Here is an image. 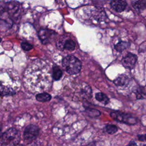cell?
I'll list each match as a JSON object with an SVG mask.
<instances>
[{
    "label": "cell",
    "instance_id": "cell-1",
    "mask_svg": "<svg viewBox=\"0 0 146 146\" xmlns=\"http://www.w3.org/2000/svg\"><path fill=\"white\" fill-rule=\"evenodd\" d=\"M25 86L27 90L33 93H39L48 90L51 84L50 73L45 67L35 63L29 67L23 76Z\"/></svg>",
    "mask_w": 146,
    "mask_h": 146
},
{
    "label": "cell",
    "instance_id": "cell-2",
    "mask_svg": "<svg viewBox=\"0 0 146 146\" xmlns=\"http://www.w3.org/2000/svg\"><path fill=\"white\" fill-rule=\"evenodd\" d=\"M20 139L19 131L14 128H10L0 137V146H17Z\"/></svg>",
    "mask_w": 146,
    "mask_h": 146
},
{
    "label": "cell",
    "instance_id": "cell-3",
    "mask_svg": "<svg viewBox=\"0 0 146 146\" xmlns=\"http://www.w3.org/2000/svg\"><path fill=\"white\" fill-rule=\"evenodd\" d=\"M62 66L66 71L70 75L78 74L82 67L81 62L73 55H67L62 60Z\"/></svg>",
    "mask_w": 146,
    "mask_h": 146
},
{
    "label": "cell",
    "instance_id": "cell-4",
    "mask_svg": "<svg viewBox=\"0 0 146 146\" xmlns=\"http://www.w3.org/2000/svg\"><path fill=\"white\" fill-rule=\"evenodd\" d=\"M39 132V128L38 126L34 124L27 125L23 132V139L27 143H30L34 140Z\"/></svg>",
    "mask_w": 146,
    "mask_h": 146
},
{
    "label": "cell",
    "instance_id": "cell-5",
    "mask_svg": "<svg viewBox=\"0 0 146 146\" xmlns=\"http://www.w3.org/2000/svg\"><path fill=\"white\" fill-rule=\"evenodd\" d=\"M111 117L116 120L120 122H123L128 124H135L136 123V119L134 117L131 116L130 115L118 113V112H112L111 113Z\"/></svg>",
    "mask_w": 146,
    "mask_h": 146
},
{
    "label": "cell",
    "instance_id": "cell-6",
    "mask_svg": "<svg viewBox=\"0 0 146 146\" xmlns=\"http://www.w3.org/2000/svg\"><path fill=\"white\" fill-rule=\"evenodd\" d=\"M55 34V31L47 29H42L38 32L39 38L43 44L49 43Z\"/></svg>",
    "mask_w": 146,
    "mask_h": 146
},
{
    "label": "cell",
    "instance_id": "cell-7",
    "mask_svg": "<svg viewBox=\"0 0 146 146\" xmlns=\"http://www.w3.org/2000/svg\"><path fill=\"white\" fill-rule=\"evenodd\" d=\"M137 56L132 53H128L121 60V63L124 67L128 69H132L136 63Z\"/></svg>",
    "mask_w": 146,
    "mask_h": 146
},
{
    "label": "cell",
    "instance_id": "cell-8",
    "mask_svg": "<svg viewBox=\"0 0 146 146\" xmlns=\"http://www.w3.org/2000/svg\"><path fill=\"white\" fill-rule=\"evenodd\" d=\"M111 6L115 11L120 13L125 10L127 6V3L124 0H112Z\"/></svg>",
    "mask_w": 146,
    "mask_h": 146
},
{
    "label": "cell",
    "instance_id": "cell-9",
    "mask_svg": "<svg viewBox=\"0 0 146 146\" xmlns=\"http://www.w3.org/2000/svg\"><path fill=\"white\" fill-rule=\"evenodd\" d=\"M129 80L130 79L128 76L124 74H121L114 80L113 83L117 86L123 87L127 86L129 83Z\"/></svg>",
    "mask_w": 146,
    "mask_h": 146
},
{
    "label": "cell",
    "instance_id": "cell-10",
    "mask_svg": "<svg viewBox=\"0 0 146 146\" xmlns=\"http://www.w3.org/2000/svg\"><path fill=\"white\" fill-rule=\"evenodd\" d=\"M35 98L38 102H46L51 100V96L47 92H41L36 94Z\"/></svg>",
    "mask_w": 146,
    "mask_h": 146
},
{
    "label": "cell",
    "instance_id": "cell-11",
    "mask_svg": "<svg viewBox=\"0 0 146 146\" xmlns=\"http://www.w3.org/2000/svg\"><path fill=\"white\" fill-rule=\"evenodd\" d=\"M133 7L137 10H143L146 7V0H133Z\"/></svg>",
    "mask_w": 146,
    "mask_h": 146
},
{
    "label": "cell",
    "instance_id": "cell-12",
    "mask_svg": "<svg viewBox=\"0 0 146 146\" xmlns=\"http://www.w3.org/2000/svg\"><path fill=\"white\" fill-rule=\"evenodd\" d=\"M75 47L74 41L71 39H68L65 40L62 46V49H66L69 51H73Z\"/></svg>",
    "mask_w": 146,
    "mask_h": 146
},
{
    "label": "cell",
    "instance_id": "cell-13",
    "mask_svg": "<svg viewBox=\"0 0 146 146\" xmlns=\"http://www.w3.org/2000/svg\"><path fill=\"white\" fill-rule=\"evenodd\" d=\"M63 72L62 70L58 66H54L52 67V78L55 80H59L62 76Z\"/></svg>",
    "mask_w": 146,
    "mask_h": 146
},
{
    "label": "cell",
    "instance_id": "cell-14",
    "mask_svg": "<svg viewBox=\"0 0 146 146\" xmlns=\"http://www.w3.org/2000/svg\"><path fill=\"white\" fill-rule=\"evenodd\" d=\"M130 46V43L125 41H120L115 46V48L118 52H122Z\"/></svg>",
    "mask_w": 146,
    "mask_h": 146
},
{
    "label": "cell",
    "instance_id": "cell-15",
    "mask_svg": "<svg viewBox=\"0 0 146 146\" xmlns=\"http://www.w3.org/2000/svg\"><path fill=\"white\" fill-rule=\"evenodd\" d=\"M95 98L98 101L104 104H107L109 102L108 98L106 96V95H105L104 93H102V92L96 93L95 94Z\"/></svg>",
    "mask_w": 146,
    "mask_h": 146
},
{
    "label": "cell",
    "instance_id": "cell-16",
    "mask_svg": "<svg viewBox=\"0 0 146 146\" xmlns=\"http://www.w3.org/2000/svg\"><path fill=\"white\" fill-rule=\"evenodd\" d=\"M105 131L106 132H107L109 134H113L115 132H117V128L116 126L114 125H111V124H108L104 128Z\"/></svg>",
    "mask_w": 146,
    "mask_h": 146
},
{
    "label": "cell",
    "instance_id": "cell-17",
    "mask_svg": "<svg viewBox=\"0 0 146 146\" xmlns=\"http://www.w3.org/2000/svg\"><path fill=\"white\" fill-rule=\"evenodd\" d=\"M21 48L26 51H30V50H31L33 48V46L31 44H30L28 42H22L21 44Z\"/></svg>",
    "mask_w": 146,
    "mask_h": 146
},
{
    "label": "cell",
    "instance_id": "cell-18",
    "mask_svg": "<svg viewBox=\"0 0 146 146\" xmlns=\"http://www.w3.org/2000/svg\"><path fill=\"white\" fill-rule=\"evenodd\" d=\"M92 2L96 5L98 4H103L106 2V0H92Z\"/></svg>",
    "mask_w": 146,
    "mask_h": 146
},
{
    "label": "cell",
    "instance_id": "cell-19",
    "mask_svg": "<svg viewBox=\"0 0 146 146\" xmlns=\"http://www.w3.org/2000/svg\"><path fill=\"white\" fill-rule=\"evenodd\" d=\"M138 137H139V140H141V141L146 140V134L144 135H139Z\"/></svg>",
    "mask_w": 146,
    "mask_h": 146
},
{
    "label": "cell",
    "instance_id": "cell-20",
    "mask_svg": "<svg viewBox=\"0 0 146 146\" xmlns=\"http://www.w3.org/2000/svg\"><path fill=\"white\" fill-rule=\"evenodd\" d=\"M126 146H137V144H136V143L134 141H131Z\"/></svg>",
    "mask_w": 146,
    "mask_h": 146
},
{
    "label": "cell",
    "instance_id": "cell-21",
    "mask_svg": "<svg viewBox=\"0 0 146 146\" xmlns=\"http://www.w3.org/2000/svg\"><path fill=\"white\" fill-rule=\"evenodd\" d=\"M1 40H2V39H1V38H0V42H1Z\"/></svg>",
    "mask_w": 146,
    "mask_h": 146
},
{
    "label": "cell",
    "instance_id": "cell-22",
    "mask_svg": "<svg viewBox=\"0 0 146 146\" xmlns=\"http://www.w3.org/2000/svg\"><path fill=\"white\" fill-rule=\"evenodd\" d=\"M143 146H146V145H143Z\"/></svg>",
    "mask_w": 146,
    "mask_h": 146
}]
</instances>
